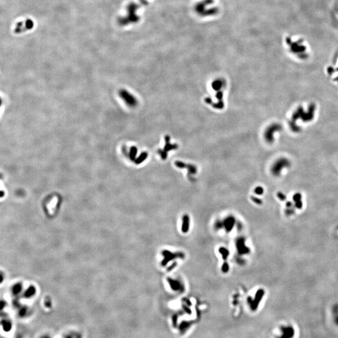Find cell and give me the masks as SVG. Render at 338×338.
Masks as SVG:
<instances>
[{
    "label": "cell",
    "mask_w": 338,
    "mask_h": 338,
    "mask_svg": "<svg viewBox=\"0 0 338 338\" xmlns=\"http://www.w3.org/2000/svg\"><path fill=\"white\" fill-rule=\"evenodd\" d=\"M219 252L222 255L223 259H224L226 261L229 254V252L228 250L224 248V247H221V248L219 249Z\"/></svg>",
    "instance_id": "7c38bea8"
},
{
    "label": "cell",
    "mask_w": 338,
    "mask_h": 338,
    "mask_svg": "<svg viewBox=\"0 0 338 338\" xmlns=\"http://www.w3.org/2000/svg\"><path fill=\"white\" fill-rule=\"evenodd\" d=\"M255 192H256L257 194H261V193H262V188H260V187H258V188H256V190H255Z\"/></svg>",
    "instance_id": "2e32d148"
},
{
    "label": "cell",
    "mask_w": 338,
    "mask_h": 338,
    "mask_svg": "<svg viewBox=\"0 0 338 338\" xmlns=\"http://www.w3.org/2000/svg\"><path fill=\"white\" fill-rule=\"evenodd\" d=\"M165 144L164 146V148L163 149H159L158 150V153L160 155V156L161 157V158L165 160L167 158V153L169 151H171L172 150H175V149H177L178 148V145L177 144H172L170 143V136H168V135H166L165 136Z\"/></svg>",
    "instance_id": "6da1fadb"
},
{
    "label": "cell",
    "mask_w": 338,
    "mask_h": 338,
    "mask_svg": "<svg viewBox=\"0 0 338 338\" xmlns=\"http://www.w3.org/2000/svg\"><path fill=\"white\" fill-rule=\"evenodd\" d=\"M244 246V241H243V240H242V239L238 240L237 243V247L238 252L240 254H243V253H246L247 252L246 247H245Z\"/></svg>",
    "instance_id": "30bf717a"
},
{
    "label": "cell",
    "mask_w": 338,
    "mask_h": 338,
    "mask_svg": "<svg viewBox=\"0 0 338 338\" xmlns=\"http://www.w3.org/2000/svg\"><path fill=\"white\" fill-rule=\"evenodd\" d=\"M147 157H148V153L147 152H143L140 155V157H138L137 159H135V160L134 161L135 163L136 164H140L141 163H142V162L147 158Z\"/></svg>",
    "instance_id": "8fae6325"
},
{
    "label": "cell",
    "mask_w": 338,
    "mask_h": 338,
    "mask_svg": "<svg viewBox=\"0 0 338 338\" xmlns=\"http://www.w3.org/2000/svg\"><path fill=\"white\" fill-rule=\"evenodd\" d=\"M226 86V81L223 79H217L214 80L212 83V89L215 91H219L222 88Z\"/></svg>",
    "instance_id": "8992f818"
},
{
    "label": "cell",
    "mask_w": 338,
    "mask_h": 338,
    "mask_svg": "<svg viewBox=\"0 0 338 338\" xmlns=\"http://www.w3.org/2000/svg\"><path fill=\"white\" fill-rule=\"evenodd\" d=\"M168 282L169 283V284H170V287L174 289V290H180L182 288V285L180 282H179L177 280H174L172 279H170L168 278Z\"/></svg>",
    "instance_id": "9c48e42d"
},
{
    "label": "cell",
    "mask_w": 338,
    "mask_h": 338,
    "mask_svg": "<svg viewBox=\"0 0 338 338\" xmlns=\"http://www.w3.org/2000/svg\"><path fill=\"white\" fill-rule=\"evenodd\" d=\"M225 222H224V226L226 227V231L227 232H231L232 229L234 227V223H235V220L234 219L233 217H229L227 218L226 220H225Z\"/></svg>",
    "instance_id": "52a82bcc"
},
{
    "label": "cell",
    "mask_w": 338,
    "mask_h": 338,
    "mask_svg": "<svg viewBox=\"0 0 338 338\" xmlns=\"http://www.w3.org/2000/svg\"><path fill=\"white\" fill-rule=\"evenodd\" d=\"M120 95L122 98L127 104L131 107H134L137 105V100L132 95L130 94L126 90H122L120 92Z\"/></svg>",
    "instance_id": "7a4b0ae2"
},
{
    "label": "cell",
    "mask_w": 338,
    "mask_h": 338,
    "mask_svg": "<svg viewBox=\"0 0 338 338\" xmlns=\"http://www.w3.org/2000/svg\"><path fill=\"white\" fill-rule=\"evenodd\" d=\"M175 165L177 167L180 168H187L189 173L195 174L197 173V167L192 164H185L184 162L181 161H176L175 162Z\"/></svg>",
    "instance_id": "3957f363"
},
{
    "label": "cell",
    "mask_w": 338,
    "mask_h": 338,
    "mask_svg": "<svg viewBox=\"0 0 338 338\" xmlns=\"http://www.w3.org/2000/svg\"><path fill=\"white\" fill-rule=\"evenodd\" d=\"M188 229H189V217L187 215H185L183 217V221H182V231L184 233H186L188 232Z\"/></svg>",
    "instance_id": "ba28073f"
},
{
    "label": "cell",
    "mask_w": 338,
    "mask_h": 338,
    "mask_svg": "<svg viewBox=\"0 0 338 338\" xmlns=\"http://www.w3.org/2000/svg\"><path fill=\"white\" fill-rule=\"evenodd\" d=\"M137 153V148L135 147H132L131 148L130 152V158L133 161L135 160V157H136Z\"/></svg>",
    "instance_id": "4fadbf2b"
},
{
    "label": "cell",
    "mask_w": 338,
    "mask_h": 338,
    "mask_svg": "<svg viewBox=\"0 0 338 338\" xmlns=\"http://www.w3.org/2000/svg\"><path fill=\"white\" fill-rule=\"evenodd\" d=\"M229 266H228V264L227 262H224V264H223V266H222V272H224V273L227 272L228 270H229Z\"/></svg>",
    "instance_id": "5bb4252c"
},
{
    "label": "cell",
    "mask_w": 338,
    "mask_h": 338,
    "mask_svg": "<svg viewBox=\"0 0 338 338\" xmlns=\"http://www.w3.org/2000/svg\"><path fill=\"white\" fill-rule=\"evenodd\" d=\"M215 97L218 100V102L216 103H212V106L215 108L216 109H222L224 107V103L223 101V92L220 90L218 91L217 93H216Z\"/></svg>",
    "instance_id": "277c9868"
},
{
    "label": "cell",
    "mask_w": 338,
    "mask_h": 338,
    "mask_svg": "<svg viewBox=\"0 0 338 338\" xmlns=\"http://www.w3.org/2000/svg\"><path fill=\"white\" fill-rule=\"evenodd\" d=\"M205 102H206L207 104H208V105H212V104L213 103L212 99L210 98H206L205 99Z\"/></svg>",
    "instance_id": "9a60e30c"
},
{
    "label": "cell",
    "mask_w": 338,
    "mask_h": 338,
    "mask_svg": "<svg viewBox=\"0 0 338 338\" xmlns=\"http://www.w3.org/2000/svg\"><path fill=\"white\" fill-rule=\"evenodd\" d=\"M163 255L164 256V259L163 261V264H166L169 261H170L174 258H181L182 255L181 253H179V254H173L170 252H169L168 251H164L163 252Z\"/></svg>",
    "instance_id": "5b68a950"
}]
</instances>
